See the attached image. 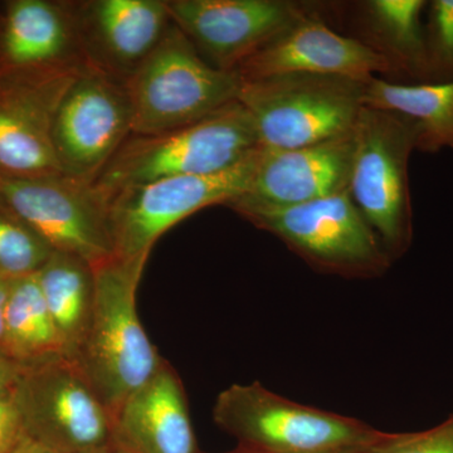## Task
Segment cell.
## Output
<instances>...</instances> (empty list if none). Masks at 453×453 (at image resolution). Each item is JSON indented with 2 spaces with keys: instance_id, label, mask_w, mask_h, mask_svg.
<instances>
[{
  "instance_id": "obj_1",
  "label": "cell",
  "mask_w": 453,
  "mask_h": 453,
  "mask_svg": "<svg viewBox=\"0 0 453 453\" xmlns=\"http://www.w3.org/2000/svg\"><path fill=\"white\" fill-rule=\"evenodd\" d=\"M149 256L95 265L96 297L88 335L74 363L111 416L159 371L164 360L149 339L136 294Z\"/></svg>"
},
{
  "instance_id": "obj_2",
  "label": "cell",
  "mask_w": 453,
  "mask_h": 453,
  "mask_svg": "<svg viewBox=\"0 0 453 453\" xmlns=\"http://www.w3.org/2000/svg\"><path fill=\"white\" fill-rule=\"evenodd\" d=\"M213 421L238 449L258 453H344L372 449L389 432L344 414L297 403L258 381L232 384L211 411Z\"/></svg>"
},
{
  "instance_id": "obj_3",
  "label": "cell",
  "mask_w": 453,
  "mask_h": 453,
  "mask_svg": "<svg viewBox=\"0 0 453 453\" xmlns=\"http://www.w3.org/2000/svg\"><path fill=\"white\" fill-rule=\"evenodd\" d=\"M259 148L251 115L234 101L187 127L153 135L131 134L92 186L106 198L159 179L216 174Z\"/></svg>"
},
{
  "instance_id": "obj_4",
  "label": "cell",
  "mask_w": 453,
  "mask_h": 453,
  "mask_svg": "<svg viewBox=\"0 0 453 453\" xmlns=\"http://www.w3.org/2000/svg\"><path fill=\"white\" fill-rule=\"evenodd\" d=\"M417 136L411 119L365 106L354 127L349 193L393 262L413 241L408 168Z\"/></svg>"
},
{
  "instance_id": "obj_5",
  "label": "cell",
  "mask_w": 453,
  "mask_h": 453,
  "mask_svg": "<svg viewBox=\"0 0 453 453\" xmlns=\"http://www.w3.org/2000/svg\"><path fill=\"white\" fill-rule=\"evenodd\" d=\"M366 82L339 76L291 73L241 81L237 101L251 115L259 146L303 148L351 133Z\"/></svg>"
},
{
  "instance_id": "obj_6",
  "label": "cell",
  "mask_w": 453,
  "mask_h": 453,
  "mask_svg": "<svg viewBox=\"0 0 453 453\" xmlns=\"http://www.w3.org/2000/svg\"><path fill=\"white\" fill-rule=\"evenodd\" d=\"M240 88L234 71L208 64L173 23L127 82L133 134L153 135L195 124L237 101Z\"/></svg>"
},
{
  "instance_id": "obj_7",
  "label": "cell",
  "mask_w": 453,
  "mask_h": 453,
  "mask_svg": "<svg viewBox=\"0 0 453 453\" xmlns=\"http://www.w3.org/2000/svg\"><path fill=\"white\" fill-rule=\"evenodd\" d=\"M275 235L310 267L351 280L380 279L393 261L349 189L285 210L237 213Z\"/></svg>"
},
{
  "instance_id": "obj_8",
  "label": "cell",
  "mask_w": 453,
  "mask_h": 453,
  "mask_svg": "<svg viewBox=\"0 0 453 453\" xmlns=\"http://www.w3.org/2000/svg\"><path fill=\"white\" fill-rule=\"evenodd\" d=\"M261 148L232 168L210 175L159 179L118 190L105 198L113 256H150L166 231L196 211L228 205L249 192Z\"/></svg>"
},
{
  "instance_id": "obj_9",
  "label": "cell",
  "mask_w": 453,
  "mask_h": 453,
  "mask_svg": "<svg viewBox=\"0 0 453 453\" xmlns=\"http://www.w3.org/2000/svg\"><path fill=\"white\" fill-rule=\"evenodd\" d=\"M27 436L58 453L111 445L112 416L73 360L22 369L13 390Z\"/></svg>"
},
{
  "instance_id": "obj_10",
  "label": "cell",
  "mask_w": 453,
  "mask_h": 453,
  "mask_svg": "<svg viewBox=\"0 0 453 453\" xmlns=\"http://www.w3.org/2000/svg\"><path fill=\"white\" fill-rule=\"evenodd\" d=\"M131 134L127 83L86 65L65 91L53 125L62 175L94 184Z\"/></svg>"
},
{
  "instance_id": "obj_11",
  "label": "cell",
  "mask_w": 453,
  "mask_h": 453,
  "mask_svg": "<svg viewBox=\"0 0 453 453\" xmlns=\"http://www.w3.org/2000/svg\"><path fill=\"white\" fill-rule=\"evenodd\" d=\"M0 195L53 252L76 256L92 266L113 257L106 201L92 184L65 175L0 178Z\"/></svg>"
},
{
  "instance_id": "obj_12",
  "label": "cell",
  "mask_w": 453,
  "mask_h": 453,
  "mask_svg": "<svg viewBox=\"0 0 453 453\" xmlns=\"http://www.w3.org/2000/svg\"><path fill=\"white\" fill-rule=\"evenodd\" d=\"M85 67L0 76V178L62 175L53 125L65 91Z\"/></svg>"
},
{
  "instance_id": "obj_13",
  "label": "cell",
  "mask_w": 453,
  "mask_h": 453,
  "mask_svg": "<svg viewBox=\"0 0 453 453\" xmlns=\"http://www.w3.org/2000/svg\"><path fill=\"white\" fill-rule=\"evenodd\" d=\"M173 23L214 67L243 59L308 14L286 0H166Z\"/></svg>"
},
{
  "instance_id": "obj_14",
  "label": "cell",
  "mask_w": 453,
  "mask_h": 453,
  "mask_svg": "<svg viewBox=\"0 0 453 453\" xmlns=\"http://www.w3.org/2000/svg\"><path fill=\"white\" fill-rule=\"evenodd\" d=\"M73 4L86 64L124 83L173 25L166 0H76Z\"/></svg>"
},
{
  "instance_id": "obj_15",
  "label": "cell",
  "mask_w": 453,
  "mask_h": 453,
  "mask_svg": "<svg viewBox=\"0 0 453 453\" xmlns=\"http://www.w3.org/2000/svg\"><path fill=\"white\" fill-rule=\"evenodd\" d=\"M354 130L345 135L286 150L261 148L249 192L229 203L243 211L285 210L349 189Z\"/></svg>"
},
{
  "instance_id": "obj_16",
  "label": "cell",
  "mask_w": 453,
  "mask_h": 453,
  "mask_svg": "<svg viewBox=\"0 0 453 453\" xmlns=\"http://www.w3.org/2000/svg\"><path fill=\"white\" fill-rule=\"evenodd\" d=\"M234 73L241 81L305 73L368 82L377 74H395L380 53L357 38L334 32L309 13L243 59Z\"/></svg>"
},
{
  "instance_id": "obj_17",
  "label": "cell",
  "mask_w": 453,
  "mask_h": 453,
  "mask_svg": "<svg viewBox=\"0 0 453 453\" xmlns=\"http://www.w3.org/2000/svg\"><path fill=\"white\" fill-rule=\"evenodd\" d=\"M85 65L73 0H8L0 5V76Z\"/></svg>"
},
{
  "instance_id": "obj_18",
  "label": "cell",
  "mask_w": 453,
  "mask_h": 453,
  "mask_svg": "<svg viewBox=\"0 0 453 453\" xmlns=\"http://www.w3.org/2000/svg\"><path fill=\"white\" fill-rule=\"evenodd\" d=\"M111 446L122 453H202L183 381L166 360L112 414Z\"/></svg>"
},
{
  "instance_id": "obj_19",
  "label": "cell",
  "mask_w": 453,
  "mask_h": 453,
  "mask_svg": "<svg viewBox=\"0 0 453 453\" xmlns=\"http://www.w3.org/2000/svg\"><path fill=\"white\" fill-rule=\"evenodd\" d=\"M423 0H369L359 5L363 43L383 56L395 74L427 83Z\"/></svg>"
},
{
  "instance_id": "obj_20",
  "label": "cell",
  "mask_w": 453,
  "mask_h": 453,
  "mask_svg": "<svg viewBox=\"0 0 453 453\" xmlns=\"http://www.w3.org/2000/svg\"><path fill=\"white\" fill-rule=\"evenodd\" d=\"M37 280L61 339L65 357L74 362L94 314L95 268L76 256L52 252L37 273Z\"/></svg>"
},
{
  "instance_id": "obj_21",
  "label": "cell",
  "mask_w": 453,
  "mask_h": 453,
  "mask_svg": "<svg viewBox=\"0 0 453 453\" xmlns=\"http://www.w3.org/2000/svg\"><path fill=\"white\" fill-rule=\"evenodd\" d=\"M363 105L416 122V150H453V81L402 85L374 77L365 83Z\"/></svg>"
},
{
  "instance_id": "obj_22",
  "label": "cell",
  "mask_w": 453,
  "mask_h": 453,
  "mask_svg": "<svg viewBox=\"0 0 453 453\" xmlns=\"http://www.w3.org/2000/svg\"><path fill=\"white\" fill-rule=\"evenodd\" d=\"M2 350L22 369L65 357L37 273L12 281Z\"/></svg>"
},
{
  "instance_id": "obj_23",
  "label": "cell",
  "mask_w": 453,
  "mask_h": 453,
  "mask_svg": "<svg viewBox=\"0 0 453 453\" xmlns=\"http://www.w3.org/2000/svg\"><path fill=\"white\" fill-rule=\"evenodd\" d=\"M52 252L25 220L7 205H0V277L17 280L35 275Z\"/></svg>"
},
{
  "instance_id": "obj_24",
  "label": "cell",
  "mask_w": 453,
  "mask_h": 453,
  "mask_svg": "<svg viewBox=\"0 0 453 453\" xmlns=\"http://www.w3.org/2000/svg\"><path fill=\"white\" fill-rule=\"evenodd\" d=\"M428 8L427 83L453 81V0H434Z\"/></svg>"
},
{
  "instance_id": "obj_25",
  "label": "cell",
  "mask_w": 453,
  "mask_h": 453,
  "mask_svg": "<svg viewBox=\"0 0 453 453\" xmlns=\"http://www.w3.org/2000/svg\"><path fill=\"white\" fill-rule=\"evenodd\" d=\"M375 453H453V414L426 431L390 434Z\"/></svg>"
},
{
  "instance_id": "obj_26",
  "label": "cell",
  "mask_w": 453,
  "mask_h": 453,
  "mask_svg": "<svg viewBox=\"0 0 453 453\" xmlns=\"http://www.w3.org/2000/svg\"><path fill=\"white\" fill-rule=\"evenodd\" d=\"M23 434L22 416L12 392L0 398V453H11Z\"/></svg>"
},
{
  "instance_id": "obj_27",
  "label": "cell",
  "mask_w": 453,
  "mask_h": 453,
  "mask_svg": "<svg viewBox=\"0 0 453 453\" xmlns=\"http://www.w3.org/2000/svg\"><path fill=\"white\" fill-rule=\"evenodd\" d=\"M22 368L16 362L11 359L0 350V398L11 395L16 388L18 380H19Z\"/></svg>"
},
{
  "instance_id": "obj_28",
  "label": "cell",
  "mask_w": 453,
  "mask_h": 453,
  "mask_svg": "<svg viewBox=\"0 0 453 453\" xmlns=\"http://www.w3.org/2000/svg\"><path fill=\"white\" fill-rule=\"evenodd\" d=\"M11 453H58L49 449V447L42 445L33 438L23 434L20 438L19 442L17 443L16 447L12 449Z\"/></svg>"
},
{
  "instance_id": "obj_29",
  "label": "cell",
  "mask_w": 453,
  "mask_h": 453,
  "mask_svg": "<svg viewBox=\"0 0 453 453\" xmlns=\"http://www.w3.org/2000/svg\"><path fill=\"white\" fill-rule=\"evenodd\" d=\"M13 280L3 279L0 277V350L3 347V340H4V316L5 308H7V301L11 285Z\"/></svg>"
},
{
  "instance_id": "obj_30",
  "label": "cell",
  "mask_w": 453,
  "mask_h": 453,
  "mask_svg": "<svg viewBox=\"0 0 453 453\" xmlns=\"http://www.w3.org/2000/svg\"><path fill=\"white\" fill-rule=\"evenodd\" d=\"M375 449H377V447H375ZM375 449H360V451H350V452H344V453H375ZM225 453H258V452L246 451V449H234V451L225 452Z\"/></svg>"
},
{
  "instance_id": "obj_31",
  "label": "cell",
  "mask_w": 453,
  "mask_h": 453,
  "mask_svg": "<svg viewBox=\"0 0 453 453\" xmlns=\"http://www.w3.org/2000/svg\"><path fill=\"white\" fill-rule=\"evenodd\" d=\"M91 453H122L119 451V449H116L115 447H112L111 445L105 447V449H97V451L91 452Z\"/></svg>"
},
{
  "instance_id": "obj_32",
  "label": "cell",
  "mask_w": 453,
  "mask_h": 453,
  "mask_svg": "<svg viewBox=\"0 0 453 453\" xmlns=\"http://www.w3.org/2000/svg\"><path fill=\"white\" fill-rule=\"evenodd\" d=\"M4 204V202H3L2 195H0V205Z\"/></svg>"
}]
</instances>
